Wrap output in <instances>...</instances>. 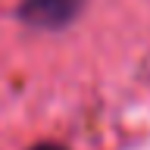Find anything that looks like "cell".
I'll return each mask as SVG.
<instances>
[{"instance_id":"7a4b0ae2","label":"cell","mask_w":150,"mask_h":150,"mask_svg":"<svg viewBox=\"0 0 150 150\" xmlns=\"http://www.w3.org/2000/svg\"><path fill=\"white\" fill-rule=\"evenodd\" d=\"M31 150H66V147H59V144H35Z\"/></svg>"},{"instance_id":"6da1fadb","label":"cell","mask_w":150,"mask_h":150,"mask_svg":"<svg viewBox=\"0 0 150 150\" xmlns=\"http://www.w3.org/2000/svg\"><path fill=\"white\" fill-rule=\"evenodd\" d=\"M81 3L84 0H22L19 19L31 28L56 31V28H66L81 13Z\"/></svg>"}]
</instances>
